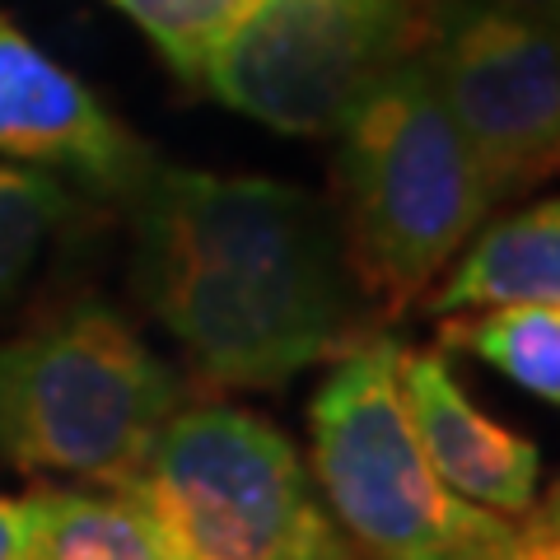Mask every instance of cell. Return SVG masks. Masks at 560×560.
<instances>
[{"mask_svg": "<svg viewBox=\"0 0 560 560\" xmlns=\"http://www.w3.org/2000/svg\"><path fill=\"white\" fill-rule=\"evenodd\" d=\"M136 290L224 388H280L364 341V294L323 197L154 160L127 191Z\"/></svg>", "mask_w": 560, "mask_h": 560, "instance_id": "6da1fadb", "label": "cell"}, {"mask_svg": "<svg viewBox=\"0 0 560 560\" xmlns=\"http://www.w3.org/2000/svg\"><path fill=\"white\" fill-rule=\"evenodd\" d=\"M393 337H364L313 393V486L350 547L374 560H448L477 504L434 477L401 397Z\"/></svg>", "mask_w": 560, "mask_h": 560, "instance_id": "5b68a950", "label": "cell"}, {"mask_svg": "<svg viewBox=\"0 0 560 560\" xmlns=\"http://www.w3.org/2000/svg\"><path fill=\"white\" fill-rule=\"evenodd\" d=\"M448 560H560V481L518 514L471 510Z\"/></svg>", "mask_w": 560, "mask_h": 560, "instance_id": "9a60e30c", "label": "cell"}, {"mask_svg": "<svg viewBox=\"0 0 560 560\" xmlns=\"http://www.w3.org/2000/svg\"><path fill=\"white\" fill-rule=\"evenodd\" d=\"M113 5L145 33L187 84H201L210 57L248 20L257 0H113Z\"/></svg>", "mask_w": 560, "mask_h": 560, "instance_id": "5bb4252c", "label": "cell"}, {"mask_svg": "<svg viewBox=\"0 0 560 560\" xmlns=\"http://www.w3.org/2000/svg\"><path fill=\"white\" fill-rule=\"evenodd\" d=\"M33 537H38L33 500L0 495V560H33Z\"/></svg>", "mask_w": 560, "mask_h": 560, "instance_id": "2e32d148", "label": "cell"}, {"mask_svg": "<svg viewBox=\"0 0 560 560\" xmlns=\"http://www.w3.org/2000/svg\"><path fill=\"white\" fill-rule=\"evenodd\" d=\"M430 0H257L201 84L285 136H337L350 108L420 57Z\"/></svg>", "mask_w": 560, "mask_h": 560, "instance_id": "8992f818", "label": "cell"}, {"mask_svg": "<svg viewBox=\"0 0 560 560\" xmlns=\"http://www.w3.org/2000/svg\"><path fill=\"white\" fill-rule=\"evenodd\" d=\"M183 407V378L103 304L0 341V458L33 477L121 490Z\"/></svg>", "mask_w": 560, "mask_h": 560, "instance_id": "3957f363", "label": "cell"}, {"mask_svg": "<svg viewBox=\"0 0 560 560\" xmlns=\"http://www.w3.org/2000/svg\"><path fill=\"white\" fill-rule=\"evenodd\" d=\"M70 220L75 197L51 173L0 160V313L20 300Z\"/></svg>", "mask_w": 560, "mask_h": 560, "instance_id": "4fadbf2b", "label": "cell"}, {"mask_svg": "<svg viewBox=\"0 0 560 560\" xmlns=\"http://www.w3.org/2000/svg\"><path fill=\"white\" fill-rule=\"evenodd\" d=\"M425 57L495 201L560 178V33L504 0H430Z\"/></svg>", "mask_w": 560, "mask_h": 560, "instance_id": "52a82bcc", "label": "cell"}, {"mask_svg": "<svg viewBox=\"0 0 560 560\" xmlns=\"http://www.w3.org/2000/svg\"><path fill=\"white\" fill-rule=\"evenodd\" d=\"M401 397L434 477L458 500L490 514L528 510L541 481V448L500 420H490L453 378L434 350L401 355Z\"/></svg>", "mask_w": 560, "mask_h": 560, "instance_id": "9c48e42d", "label": "cell"}, {"mask_svg": "<svg viewBox=\"0 0 560 560\" xmlns=\"http://www.w3.org/2000/svg\"><path fill=\"white\" fill-rule=\"evenodd\" d=\"M504 5H514V10H523V14H533L537 24H547V28L560 33V0H504Z\"/></svg>", "mask_w": 560, "mask_h": 560, "instance_id": "e0dca14e", "label": "cell"}, {"mask_svg": "<svg viewBox=\"0 0 560 560\" xmlns=\"http://www.w3.org/2000/svg\"><path fill=\"white\" fill-rule=\"evenodd\" d=\"M0 160L75 173L98 191H127L154 154L103 108V98L0 14Z\"/></svg>", "mask_w": 560, "mask_h": 560, "instance_id": "ba28073f", "label": "cell"}, {"mask_svg": "<svg viewBox=\"0 0 560 560\" xmlns=\"http://www.w3.org/2000/svg\"><path fill=\"white\" fill-rule=\"evenodd\" d=\"M444 346L467 350L533 397L560 407V304H495L448 313Z\"/></svg>", "mask_w": 560, "mask_h": 560, "instance_id": "8fae6325", "label": "cell"}, {"mask_svg": "<svg viewBox=\"0 0 560 560\" xmlns=\"http://www.w3.org/2000/svg\"><path fill=\"white\" fill-rule=\"evenodd\" d=\"M154 560H327L341 528L285 434L243 407H183L121 486Z\"/></svg>", "mask_w": 560, "mask_h": 560, "instance_id": "277c9868", "label": "cell"}, {"mask_svg": "<svg viewBox=\"0 0 560 560\" xmlns=\"http://www.w3.org/2000/svg\"><path fill=\"white\" fill-rule=\"evenodd\" d=\"M495 206L425 57L383 75L341 121L331 215L364 304L383 318L430 300Z\"/></svg>", "mask_w": 560, "mask_h": 560, "instance_id": "7a4b0ae2", "label": "cell"}, {"mask_svg": "<svg viewBox=\"0 0 560 560\" xmlns=\"http://www.w3.org/2000/svg\"><path fill=\"white\" fill-rule=\"evenodd\" d=\"M425 304L440 318L495 304H560V197L486 224Z\"/></svg>", "mask_w": 560, "mask_h": 560, "instance_id": "30bf717a", "label": "cell"}, {"mask_svg": "<svg viewBox=\"0 0 560 560\" xmlns=\"http://www.w3.org/2000/svg\"><path fill=\"white\" fill-rule=\"evenodd\" d=\"M28 500L38 514L33 560H154L145 523L121 490L94 495V490L38 486Z\"/></svg>", "mask_w": 560, "mask_h": 560, "instance_id": "7c38bea8", "label": "cell"}, {"mask_svg": "<svg viewBox=\"0 0 560 560\" xmlns=\"http://www.w3.org/2000/svg\"><path fill=\"white\" fill-rule=\"evenodd\" d=\"M327 560H374V556H364L360 547H350V541H341V547H337V551H331Z\"/></svg>", "mask_w": 560, "mask_h": 560, "instance_id": "ac0fdd59", "label": "cell"}]
</instances>
